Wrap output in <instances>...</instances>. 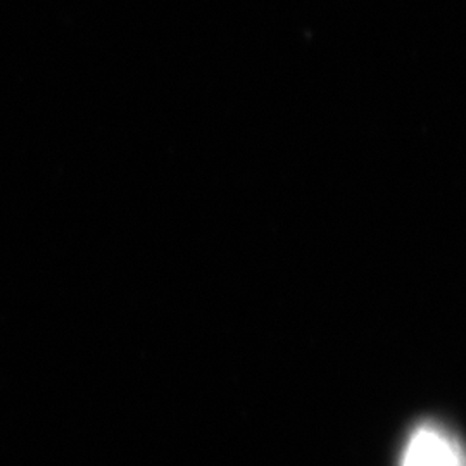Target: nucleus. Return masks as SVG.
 <instances>
[{
	"label": "nucleus",
	"instance_id": "obj_1",
	"mask_svg": "<svg viewBox=\"0 0 466 466\" xmlns=\"http://www.w3.org/2000/svg\"><path fill=\"white\" fill-rule=\"evenodd\" d=\"M400 466H463V454L450 435L433 427H421L411 435Z\"/></svg>",
	"mask_w": 466,
	"mask_h": 466
}]
</instances>
